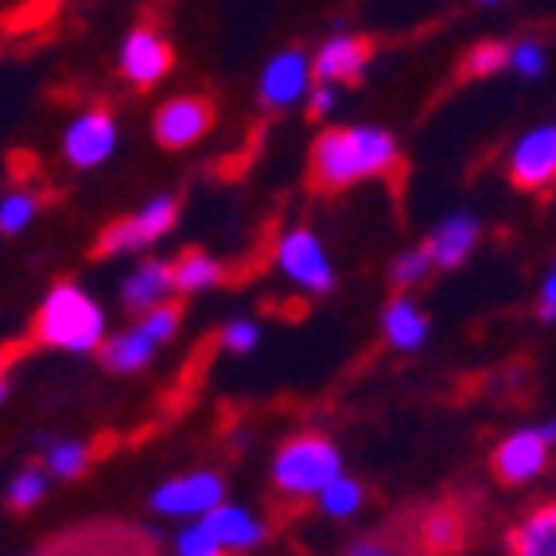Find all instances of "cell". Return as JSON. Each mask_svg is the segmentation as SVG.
Instances as JSON below:
<instances>
[{
	"label": "cell",
	"mask_w": 556,
	"mask_h": 556,
	"mask_svg": "<svg viewBox=\"0 0 556 556\" xmlns=\"http://www.w3.org/2000/svg\"><path fill=\"white\" fill-rule=\"evenodd\" d=\"M316 179L324 187H351L397 164V140L386 129H334L316 140Z\"/></svg>",
	"instance_id": "6da1fadb"
},
{
	"label": "cell",
	"mask_w": 556,
	"mask_h": 556,
	"mask_svg": "<svg viewBox=\"0 0 556 556\" xmlns=\"http://www.w3.org/2000/svg\"><path fill=\"white\" fill-rule=\"evenodd\" d=\"M36 339L47 346H59V351H71V354L98 351L105 339L102 307L93 304L83 288L59 285L55 292L43 300V307H39Z\"/></svg>",
	"instance_id": "7a4b0ae2"
},
{
	"label": "cell",
	"mask_w": 556,
	"mask_h": 556,
	"mask_svg": "<svg viewBox=\"0 0 556 556\" xmlns=\"http://www.w3.org/2000/svg\"><path fill=\"white\" fill-rule=\"evenodd\" d=\"M334 475H343V459H339L331 440L324 437L288 440L273 459V482H277V491L292 494V498L319 494Z\"/></svg>",
	"instance_id": "3957f363"
},
{
	"label": "cell",
	"mask_w": 556,
	"mask_h": 556,
	"mask_svg": "<svg viewBox=\"0 0 556 556\" xmlns=\"http://www.w3.org/2000/svg\"><path fill=\"white\" fill-rule=\"evenodd\" d=\"M179 218V203L172 195H160L152 199L149 206H140L137 214L129 218H121L113 223L110 230L98 238V257H117V253H132V250H144L152 245L156 238H164Z\"/></svg>",
	"instance_id": "277c9868"
},
{
	"label": "cell",
	"mask_w": 556,
	"mask_h": 556,
	"mask_svg": "<svg viewBox=\"0 0 556 556\" xmlns=\"http://www.w3.org/2000/svg\"><path fill=\"white\" fill-rule=\"evenodd\" d=\"M548 452H553V440L545 437V428H518L494 452V475L510 486L533 482L548 467Z\"/></svg>",
	"instance_id": "5b68a950"
},
{
	"label": "cell",
	"mask_w": 556,
	"mask_h": 556,
	"mask_svg": "<svg viewBox=\"0 0 556 556\" xmlns=\"http://www.w3.org/2000/svg\"><path fill=\"white\" fill-rule=\"evenodd\" d=\"M277 261L280 269H285V277L312 288V292H327L334 285V269L331 261H327L324 241L312 230H288L277 245Z\"/></svg>",
	"instance_id": "8992f818"
},
{
	"label": "cell",
	"mask_w": 556,
	"mask_h": 556,
	"mask_svg": "<svg viewBox=\"0 0 556 556\" xmlns=\"http://www.w3.org/2000/svg\"><path fill=\"white\" fill-rule=\"evenodd\" d=\"M223 502V479L211 471L184 475L152 491V510L167 514V518H203Z\"/></svg>",
	"instance_id": "52a82bcc"
},
{
	"label": "cell",
	"mask_w": 556,
	"mask_h": 556,
	"mask_svg": "<svg viewBox=\"0 0 556 556\" xmlns=\"http://www.w3.org/2000/svg\"><path fill=\"white\" fill-rule=\"evenodd\" d=\"M510 179L526 191H545L556 184V125H538L514 144Z\"/></svg>",
	"instance_id": "ba28073f"
},
{
	"label": "cell",
	"mask_w": 556,
	"mask_h": 556,
	"mask_svg": "<svg viewBox=\"0 0 556 556\" xmlns=\"http://www.w3.org/2000/svg\"><path fill=\"white\" fill-rule=\"evenodd\" d=\"M117 149V125L105 110H90L66 125L63 152L75 167H98Z\"/></svg>",
	"instance_id": "9c48e42d"
},
{
	"label": "cell",
	"mask_w": 556,
	"mask_h": 556,
	"mask_svg": "<svg viewBox=\"0 0 556 556\" xmlns=\"http://www.w3.org/2000/svg\"><path fill=\"white\" fill-rule=\"evenodd\" d=\"M211 121L214 110L203 98H172L156 110V140L167 149H184L211 129Z\"/></svg>",
	"instance_id": "30bf717a"
},
{
	"label": "cell",
	"mask_w": 556,
	"mask_h": 556,
	"mask_svg": "<svg viewBox=\"0 0 556 556\" xmlns=\"http://www.w3.org/2000/svg\"><path fill=\"white\" fill-rule=\"evenodd\" d=\"M121 66H125V78H129V83L156 86L160 78L172 71V47L152 28H137V31H129V39L121 47Z\"/></svg>",
	"instance_id": "8fae6325"
},
{
	"label": "cell",
	"mask_w": 556,
	"mask_h": 556,
	"mask_svg": "<svg viewBox=\"0 0 556 556\" xmlns=\"http://www.w3.org/2000/svg\"><path fill=\"white\" fill-rule=\"evenodd\" d=\"M307 59L300 51H280L277 59H269L265 75H261V102L265 105H292L304 98L307 90Z\"/></svg>",
	"instance_id": "7c38bea8"
},
{
	"label": "cell",
	"mask_w": 556,
	"mask_h": 556,
	"mask_svg": "<svg viewBox=\"0 0 556 556\" xmlns=\"http://www.w3.org/2000/svg\"><path fill=\"white\" fill-rule=\"evenodd\" d=\"M370 43L358 36H334L319 47L316 66H312V75L319 83H351V78L362 75V66L370 63Z\"/></svg>",
	"instance_id": "4fadbf2b"
},
{
	"label": "cell",
	"mask_w": 556,
	"mask_h": 556,
	"mask_svg": "<svg viewBox=\"0 0 556 556\" xmlns=\"http://www.w3.org/2000/svg\"><path fill=\"white\" fill-rule=\"evenodd\" d=\"M475 241H479V223H475L471 214H452V218L440 223V230L432 233L425 245L440 269H455V265H464L467 253L475 250Z\"/></svg>",
	"instance_id": "5bb4252c"
},
{
	"label": "cell",
	"mask_w": 556,
	"mask_h": 556,
	"mask_svg": "<svg viewBox=\"0 0 556 556\" xmlns=\"http://www.w3.org/2000/svg\"><path fill=\"white\" fill-rule=\"evenodd\" d=\"M156 354V339H152L144 327H132V331H121L113 334L110 343H102V362L105 370L113 374H137L144 370Z\"/></svg>",
	"instance_id": "9a60e30c"
},
{
	"label": "cell",
	"mask_w": 556,
	"mask_h": 556,
	"mask_svg": "<svg viewBox=\"0 0 556 556\" xmlns=\"http://www.w3.org/2000/svg\"><path fill=\"white\" fill-rule=\"evenodd\" d=\"M176 288V273L164 261H144L129 280H125V304L132 312H149V307L164 304V296Z\"/></svg>",
	"instance_id": "2e32d148"
},
{
	"label": "cell",
	"mask_w": 556,
	"mask_h": 556,
	"mask_svg": "<svg viewBox=\"0 0 556 556\" xmlns=\"http://www.w3.org/2000/svg\"><path fill=\"white\" fill-rule=\"evenodd\" d=\"M203 521L214 529V538L223 548H253L265 538V526L253 514L238 510V506H223V502L211 514H203Z\"/></svg>",
	"instance_id": "e0dca14e"
},
{
	"label": "cell",
	"mask_w": 556,
	"mask_h": 556,
	"mask_svg": "<svg viewBox=\"0 0 556 556\" xmlns=\"http://www.w3.org/2000/svg\"><path fill=\"white\" fill-rule=\"evenodd\" d=\"M381 327H386V339H390L397 351H420L428 339V319L413 300L397 296L390 307H386V316H381Z\"/></svg>",
	"instance_id": "ac0fdd59"
},
{
	"label": "cell",
	"mask_w": 556,
	"mask_h": 556,
	"mask_svg": "<svg viewBox=\"0 0 556 556\" xmlns=\"http://www.w3.org/2000/svg\"><path fill=\"white\" fill-rule=\"evenodd\" d=\"M510 548L518 556H556V502L533 510L514 529Z\"/></svg>",
	"instance_id": "d6986e66"
},
{
	"label": "cell",
	"mask_w": 556,
	"mask_h": 556,
	"mask_svg": "<svg viewBox=\"0 0 556 556\" xmlns=\"http://www.w3.org/2000/svg\"><path fill=\"white\" fill-rule=\"evenodd\" d=\"M172 273H176V292H203V288L223 280V265L214 257H203V253L184 257Z\"/></svg>",
	"instance_id": "ffe728a7"
},
{
	"label": "cell",
	"mask_w": 556,
	"mask_h": 556,
	"mask_svg": "<svg viewBox=\"0 0 556 556\" xmlns=\"http://www.w3.org/2000/svg\"><path fill=\"white\" fill-rule=\"evenodd\" d=\"M420 538H425V548H437V553L455 548L464 538V518L455 510H432L420 526Z\"/></svg>",
	"instance_id": "44dd1931"
},
{
	"label": "cell",
	"mask_w": 556,
	"mask_h": 556,
	"mask_svg": "<svg viewBox=\"0 0 556 556\" xmlns=\"http://www.w3.org/2000/svg\"><path fill=\"white\" fill-rule=\"evenodd\" d=\"M319 506H324V514H331V518H351L362 506V486L354 479H346V475H334L324 491H319Z\"/></svg>",
	"instance_id": "7402d4cb"
},
{
	"label": "cell",
	"mask_w": 556,
	"mask_h": 556,
	"mask_svg": "<svg viewBox=\"0 0 556 556\" xmlns=\"http://www.w3.org/2000/svg\"><path fill=\"white\" fill-rule=\"evenodd\" d=\"M86 464H90V452H86V444H75V440H63V444L47 452V471L59 475V479H75V475H83Z\"/></svg>",
	"instance_id": "603a6c76"
},
{
	"label": "cell",
	"mask_w": 556,
	"mask_h": 556,
	"mask_svg": "<svg viewBox=\"0 0 556 556\" xmlns=\"http://www.w3.org/2000/svg\"><path fill=\"white\" fill-rule=\"evenodd\" d=\"M432 253H428V245H420V250H408V253H401L397 261H393V285L397 288H413V285H420V280L432 273Z\"/></svg>",
	"instance_id": "cb8c5ba5"
},
{
	"label": "cell",
	"mask_w": 556,
	"mask_h": 556,
	"mask_svg": "<svg viewBox=\"0 0 556 556\" xmlns=\"http://www.w3.org/2000/svg\"><path fill=\"white\" fill-rule=\"evenodd\" d=\"M176 553H184V556H218V553H226V548L218 545L214 529L206 526L203 518H195V526H187L184 533H179Z\"/></svg>",
	"instance_id": "d4e9b609"
},
{
	"label": "cell",
	"mask_w": 556,
	"mask_h": 556,
	"mask_svg": "<svg viewBox=\"0 0 556 556\" xmlns=\"http://www.w3.org/2000/svg\"><path fill=\"white\" fill-rule=\"evenodd\" d=\"M510 63V47H502V43H479L467 51L464 59V71L467 75H494V71H502V66Z\"/></svg>",
	"instance_id": "484cf974"
},
{
	"label": "cell",
	"mask_w": 556,
	"mask_h": 556,
	"mask_svg": "<svg viewBox=\"0 0 556 556\" xmlns=\"http://www.w3.org/2000/svg\"><path fill=\"white\" fill-rule=\"evenodd\" d=\"M47 494V475L43 471H20L16 479L9 482V502L16 510H28Z\"/></svg>",
	"instance_id": "4316f807"
},
{
	"label": "cell",
	"mask_w": 556,
	"mask_h": 556,
	"mask_svg": "<svg viewBox=\"0 0 556 556\" xmlns=\"http://www.w3.org/2000/svg\"><path fill=\"white\" fill-rule=\"evenodd\" d=\"M31 218H36V199L24 195V191H16V195L0 203V230L4 233H20Z\"/></svg>",
	"instance_id": "83f0119b"
},
{
	"label": "cell",
	"mask_w": 556,
	"mask_h": 556,
	"mask_svg": "<svg viewBox=\"0 0 556 556\" xmlns=\"http://www.w3.org/2000/svg\"><path fill=\"white\" fill-rule=\"evenodd\" d=\"M510 66L526 78H541L545 75V47L538 39H521L518 47H510Z\"/></svg>",
	"instance_id": "f1b7e54d"
},
{
	"label": "cell",
	"mask_w": 556,
	"mask_h": 556,
	"mask_svg": "<svg viewBox=\"0 0 556 556\" xmlns=\"http://www.w3.org/2000/svg\"><path fill=\"white\" fill-rule=\"evenodd\" d=\"M140 327H144L156 343H167V339L176 334V327H179V312L172 304H156V307H149V312H144Z\"/></svg>",
	"instance_id": "f546056e"
},
{
	"label": "cell",
	"mask_w": 556,
	"mask_h": 556,
	"mask_svg": "<svg viewBox=\"0 0 556 556\" xmlns=\"http://www.w3.org/2000/svg\"><path fill=\"white\" fill-rule=\"evenodd\" d=\"M257 339H261V331L253 319H230V324L223 327V346L233 354H250L253 346H257Z\"/></svg>",
	"instance_id": "4dcf8cb0"
},
{
	"label": "cell",
	"mask_w": 556,
	"mask_h": 556,
	"mask_svg": "<svg viewBox=\"0 0 556 556\" xmlns=\"http://www.w3.org/2000/svg\"><path fill=\"white\" fill-rule=\"evenodd\" d=\"M541 319H556V265L548 269L545 285H541Z\"/></svg>",
	"instance_id": "1f68e13d"
},
{
	"label": "cell",
	"mask_w": 556,
	"mask_h": 556,
	"mask_svg": "<svg viewBox=\"0 0 556 556\" xmlns=\"http://www.w3.org/2000/svg\"><path fill=\"white\" fill-rule=\"evenodd\" d=\"M331 105H334V83L316 86V93H312V113L324 117V113H331Z\"/></svg>",
	"instance_id": "d6a6232c"
},
{
	"label": "cell",
	"mask_w": 556,
	"mask_h": 556,
	"mask_svg": "<svg viewBox=\"0 0 556 556\" xmlns=\"http://www.w3.org/2000/svg\"><path fill=\"white\" fill-rule=\"evenodd\" d=\"M545 437H548V440H553V444H556V420H548V425H545Z\"/></svg>",
	"instance_id": "836d02e7"
},
{
	"label": "cell",
	"mask_w": 556,
	"mask_h": 556,
	"mask_svg": "<svg viewBox=\"0 0 556 556\" xmlns=\"http://www.w3.org/2000/svg\"><path fill=\"white\" fill-rule=\"evenodd\" d=\"M4 393H9V386H4V378H0V401H4Z\"/></svg>",
	"instance_id": "e575fe53"
},
{
	"label": "cell",
	"mask_w": 556,
	"mask_h": 556,
	"mask_svg": "<svg viewBox=\"0 0 556 556\" xmlns=\"http://www.w3.org/2000/svg\"><path fill=\"white\" fill-rule=\"evenodd\" d=\"M479 4H498V0H479Z\"/></svg>",
	"instance_id": "d590c367"
}]
</instances>
